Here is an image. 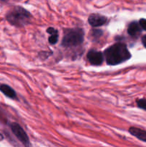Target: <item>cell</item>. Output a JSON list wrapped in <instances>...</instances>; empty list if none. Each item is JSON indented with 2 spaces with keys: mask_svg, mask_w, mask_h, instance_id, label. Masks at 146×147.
<instances>
[{
  "mask_svg": "<svg viewBox=\"0 0 146 147\" xmlns=\"http://www.w3.org/2000/svg\"><path fill=\"white\" fill-rule=\"evenodd\" d=\"M104 57L107 64L116 65L128 60L131 57V54L125 44L117 42L104 50Z\"/></svg>",
  "mask_w": 146,
  "mask_h": 147,
  "instance_id": "6da1fadb",
  "label": "cell"
},
{
  "mask_svg": "<svg viewBox=\"0 0 146 147\" xmlns=\"http://www.w3.org/2000/svg\"><path fill=\"white\" fill-rule=\"evenodd\" d=\"M31 14L28 11L21 7H14L7 12L6 18L7 21L16 27H24L31 20Z\"/></svg>",
  "mask_w": 146,
  "mask_h": 147,
  "instance_id": "7a4b0ae2",
  "label": "cell"
},
{
  "mask_svg": "<svg viewBox=\"0 0 146 147\" xmlns=\"http://www.w3.org/2000/svg\"><path fill=\"white\" fill-rule=\"evenodd\" d=\"M84 40V31L81 28L69 29L64 32L62 45L65 47H76Z\"/></svg>",
  "mask_w": 146,
  "mask_h": 147,
  "instance_id": "3957f363",
  "label": "cell"
},
{
  "mask_svg": "<svg viewBox=\"0 0 146 147\" xmlns=\"http://www.w3.org/2000/svg\"><path fill=\"white\" fill-rule=\"evenodd\" d=\"M11 129L12 133L14 134V136L21 142L25 146H31L29 139L28 136L24 131V129L17 123H12L11 124Z\"/></svg>",
  "mask_w": 146,
  "mask_h": 147,
  "instance_id": "277c9868",
  "label": "cell"
},
{
  "mask_svg": "<svg viewBox=\"0 0 146 147\" xmlns=\"http://www.w3.org/2000/svg\"><path fill=\"white\" fill-rule=\"evenodd\" d=\"M87 57L90 64L95 66H99L102 65L103 60H104V55H103L102 53L101 52L94 50H90L88 52Z\"/></svg>",
  "mask_w": 146,
  "mask_h": 147,
  "instance_id": "5b68a950",
  "label": "cell"
},
{
  "mask_svg": "<svg viewBox=\"0 0 146 147\" xmlns=\"http://www.w3.org/2000/svg\"><path fill=\"white\" fill-rule=\"evenodd\" d=\"M107 19L99 14H92L88 17V22L92 27H100L107 22Z\"/></svg>",
  "mask_w": 146,
  "mask_h": 147,
  "instance_id": "8992f818",
  "label": "cell"
},
{
  "mask_svg": "<svg viewBox=\"0 0 146 147\" xmlns=\"http://www.w3.org/2000/svg\"><path fill=\"white\" fill-rule=\"evenodd\" d=\"M129 132L133 136L138 139L139 140L143 142H146V131L138 129L136 127H130L129 129Z\"/></svg>",
  "mask_w": 146,
  "mask_h": 147,
  "instance_id": "52a82bcc",
  "label": "cell"
},
{
  "mask_svg": "<svg viewBox=\"0 0 146 147\" xmlns=\"http://www.w3.org/2000/svg\"><path fill=\"white\" fill-rule=\"evenodd\" d=\"M141 27L137 22H132L128 26L127 32L132 37H137L141 32Z\"/></svg>",
  "mask_w": 146,
  "mask_h": 147,
  "instance_id": "ba28073f",
  "label": "cell"
},
{
  "mask_svg": "<svg viewBox=\"0 0 146 147\" xmlns=\"http://www.w3.org/2000/svg\"><path fill=\"white\" fill-rule=\"evenodd\" d=\"M0 90L7 97L10 98H15L17 97L15 91L11 88L10 86H7V85L2 84L0 86Z\"/></svg>",
  "mask_w": 146,
  "mask_h": 147,
  "instance_id": "9c48e42d",
  "label": "cell"
},
{
  "mask_svg": "<svg viewBox=\"0 0 146 147\" xmlns=\"http://www.w3.org/2000/svg\"><path fill=\"white\" fill-rule=\"evenodd\" d=\"M58 37L59 36L57 32H55L52 33V34H50V37H49V42L52 45L55 44L58 41Z\"/></svg>",
  "mask_w": 146,
  "mask_h": 147,
  "instance_id": "30bf717a",
  "label": "cell"
},
{
  "mask_svg": "<svg viewBox=\"0 0 146 147\" xmlns=\"http://www.w3.org/2000/svg\"><path fill=\"white\" fill-rule=\"evenodd\" d=\"M137 106H138V108L146 111V99L145 98L138 99V100H137Z\"/></svg>",
  "mask_w": 146,
  "mask_h": 147,
  "instance_id": "8fae6325",
  "label": "cell"
},
{
  "mask_svg": "<svg viewBox=\"0 0 146 147\" xmlns=\"http://www.w3.org/2000/svg\"><path fill=\"white\" fill-rule=\"evenodd\" d=\"M102 34V31L100 30H92L91 31V34L94 38H96V37L97 38V37H100Z\"/></svg>",
  "mask_w": 146,
  "mask_h": 147,
  "instance_id": "7c38bea8",
  "label": "cell"
},
{
  "mask_svg": "<svg viewBox=\"0 0 146 147\" xmlns=\"http://www.w3.org/2000/svg\"><path fill=\"white\" fill-rule=\"evenodd\" d=\"M139 24H140L141 28L146 31V19H140L139 21Z\"/></svg>",
  "mask_w": 146,
  "mask_h": 147,
  "instance_id": "4fadbf2b",
  "label": "cell"
},
{
  "mask_svg": "<svg viewBox=\"0 0 146 147\" xmlns=\"http://www.w3.org/2000/svg\"><path fill=\"white\" fill-rule=\"evenodd\" d=\"M47 32L49 33V34H52V33L55 32H57V30H55L54 28H53V27H49L48 29L47 30Z\"/></svg>",
  "mask_w": 146,
  "mask_h": 147,
  "instance_id": "5bb4252c",
  "label": "cell"
},
{
  "mask_svg": "<svg viewBox=\"0 0 146 147\" xmlns=\"http://www.w3.org/2000/svg\"><path fill=\"white\" fill-rule=\"evenodd\" d=\"M142 43H143V46L146 48V34L142 37Z\"/></svg>",
  "mask_w": 146,
  "mask_h": 147,
  "instance_id": "9a60e30c",
  "label": "cell"
},
{
  "mask_svg": "<svg viewBox=\"0 0 146 147\" xmlns=\"http://www.w3.org/2000/svg\"><path fill=\"white\" fill-rule=\"evenodd\" d=\"M1 1H7V0H1Z\"/></svg>",
  "mask_w": 146,
  "mask_h": 147,
  "instance_id": "2e32d148",
  "label": "cell"
}]
</instances>
